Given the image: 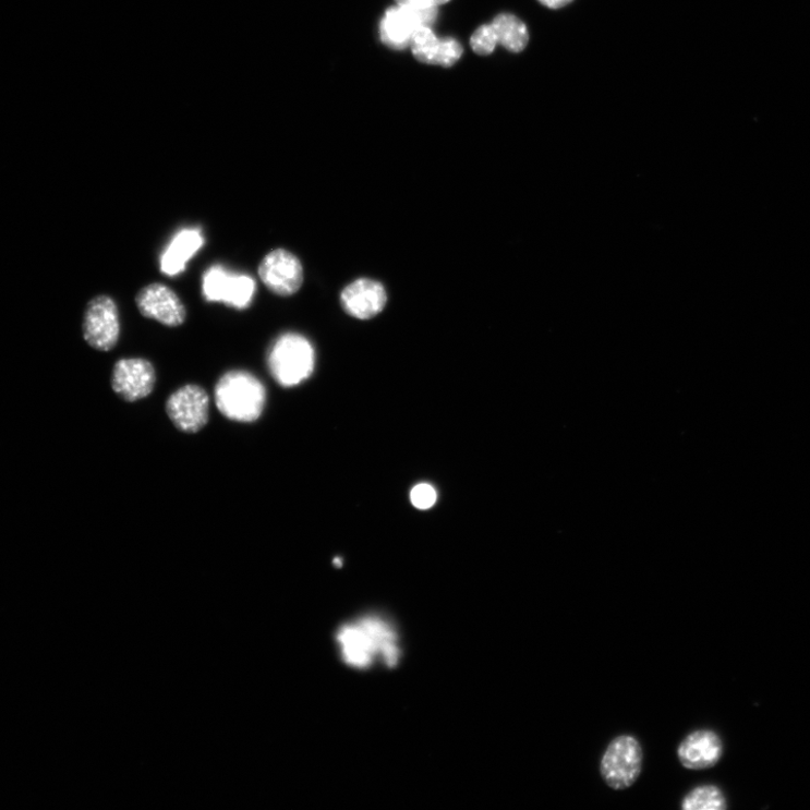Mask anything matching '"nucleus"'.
<instances>
[{
    "mask_svg": "<svg viewBox=\"0 0 810 810\" xmlns=\"http://www.w3.org/2000/svg\"><path fill=\"white\" fill-rule=\"evenodd\" d=\"M336 639L343 662L352 667L367 668L376 661L394 667L401 657L395 627L378 616L343 625Z\"/></svg>",
    "mask_w": 810,
    "mask_h": 810,
    "instance_id": "obj_1",
    "label": "nucleus"
},
{
    "mask_svg": "<svg viewBox=\"0 0 810 810\" xmlns=\"http://www.w3.org/2000/svg\"><path fill=\"white\" fill-rule=\"evenodd\" d=\"M215 399L223 416L242 424H252L262 416L267 394L264 384L252 373L231 371L217 383Z\"/></svg>",
    "mask_w": 810,
    "mask_h": 810,
    "instance_id": "obj_2",
    "label": "nucleus"
},
{
    "mask_svg": "<svg viewBox=\"0 0 810 810\" xmlns=\"http://www.w3.org/2000/svg\"><path fill=\"white\" fill-rule=\"evenodd\" d=\"M267 363L270 375L280 386L293 387L312 375L315 352L305 337L286 334L271 344Z\"/></svg>",
    "mask_w": 810,
    "mask_h": 810,
    "instance_id": "obj_3",
    "label": "nucleus"
},
{
    "mask_svg": "<svg viewBox=\"0 0 810 810\" xmlns=\"http://www.w3.org/2000/svg\"><path fill=\"white\" fill-rule=\"evenodd\" d=\"M643 757L638 738L631 735L615 737L601 762V773L606 785L614 790L630 788L641 776Z\"/></svg>",
    "mask_w": 810,
    "mask_h": 810,
    "instance_id": "obj_4",
    "label": "nucleus"
},
{
    "mask_svg": "<svg viewBox=\"0 0 810 810\" xmlns=\"http://www.w3.org/2000/svg\"><path fill=\"white\" fill-rule=\"evenodd\" d=\"M83 333L86 342L99 351L113 350L120 339V314L116 301L109 295L93 299L85 311Z\"/></svg>",
    "mask_w": 810,
    "mask_h": 810,
    "instance_id": "obj_5",
    "label": "nucleus"
},
{
    "mask_svg": "<svg viewBox=\"0 0 810 810\" xmlns=\"http://www.w3.org/2000/svg\"><path fill=\"white\" fill-rule=\"evenodd\" d=\"M437 16L438 8H391L380 21V40L394 50H404L410 47L414 33L422 27H432Z\"/></svg>",
    "mask_w": 810,
    "mask_h": 810,
    "instance_id": "obj_6",
    "label": "nucleus"
},
{
    "mask_svg": "<svg viewBox=\"0 0 810 810\" xmlns=\"http://www.w3.org/2000/svg\"><path fill=\"white\" fill-rule=\"evenodd\" d=\"M171 424L185 434L201 432L208 422L209 398L202 386L188 384L174 391L166 402Z\"/></svg>",
    "mask_w": 810,
    "mask_h": 810,
    "instance_id": "obj_7",
    "label": "nucleus"
},
{
    "mask_svg": "<svg viewBox=\"0 0 810 810\" xmlns=\"http://www.w3.org/2000/svg\"><path fill=\"white\" fill-rule=\"evenodd\" d=\"M256 291L254 278L230 274L222 266L208 268L203 276V294L208 302H223L231 307H249Z\"/></svg>",
    "mask_w": 810,
    "mask_h": 810,
    "instance_id": "obj_8",
    "label": "nucleus"
},
{
    "mask_svg": "<svg viewBox=\"0 0 810 810\" xmlns=\"http://www.w3.org/2000/svg\"><path fill=\"white\" fill-rule=\"evenodd\" d=\"M264 286L279 297H291L303 286L304 273L300 259L286 250L268 253L258 266Z\"/></svg>",
    "mask_w": 810,
    "mask_h": 810,
    "instance_id": "obj_9",
    "label": "nucleus"
},
{
    "mask_svg": "<svg viewBox=\"0 0 810 810\" xmlns=\"http://www.w3.org/2000/svg\"><path fill=\"white\" fill-rule=\"evenodd\" d=\"M135 303L145 318L169 328L181 327L188 318V311L181 298L161 283H153L141 289L135 297Z\"/></svg>",
    "mask_w": 810,
    "mask_h": 810,
    "instance_id": "obj_10",
    "label": "nucleus"
},
{
    "mask_svg": "<svg viewBox=\"0 0 810 810\" xmlns=\"http://www.w3.org/2000/svg\"><path fill=\"white\" fill-rule=\"evenodd\" d=\"M156 380V370L148 360L122 359L113 367L111 385L122 400L136 402L154 392Z\"/></svg>",
    "mask_w": 810,
    "mask_h": 810,
    "instance_id": "obj_11",
    "label": "nucleus"
},
{
    "mask_svg": "<svg viewBox=\"0 0 810 810\" xmlns=\"http://www.w3.org/2000/svg\"><path fill=\"white\" fill-rule=\"evenodd\" d=\"M723 742L717 733L698 729L682 739L678 759L688 770H706L715 766L723 757Z\"/></svg>",
    "mask_w": 810,
    "mask_h": 810,
    "instance_id": "obj_12",
    "label": "nucleus"
},
{
    "mask_svg": "<svg viewBox=\"0 0 810 810\" xmlns=\"http://www.w3.org/2000/svg\"><path fill=\"white\" fill-rule=\"evenodd\" d=\"M387 295L378 281L363 278L348 286L341 294L344 311L361 321H368L385 307Z\"/></svg>",
    "mask_w": 810,
    "mask_h": 810,
    "instance_id": "obj_13",
    "label": "nucleus"
},
{
    "mask_svg": "<svg viewBox=\"0 0 810 810\" xmlns=\"http://www.w3.org/2000/svg\"><path fill=\"white\" fill-rule=\"evenodd\" d=\"M204 238L198 230H182L176 234L160 259L161 273L176 276L184 271L188 262L202 249Z\"/></svg>",
    "mask_w": 810,
    "mask_h": 810,
    "instance_id": "obj_14",
    "label": "nucleus"
},
{
    "mask_svg": "<svg viewBox=\"0 0 810 810\" xmlns=\"http://www.w3.org/2000/svg\"><path fill=\"white\" fill-rule=\"evenodd\" d=\"M498 43L510 52H521L530 43V32L525 24L512 14H500L492 22Z\"/></svg>",
    "mask_w": 810,
    "mask_h": 810,
    "instance_id": "obj_15",
    "label": "nucleus"
},
{
    "mask_svg": "<svg viewBox=\"0 0 810 810\" xmlns=\"http://www.w3.org/2000/svg\"><path fill=\"white\" fill-rule=\"evenodd\" d=\"M684 810H724L727 808L723 791L713 785L693 788L681 801Z\"/></svg>",
    "mask_w": 810,
    "mask_h": 810,
    "instance_id": "obj_16",
    "label": "nucleus"
},
{
    "mask_svg": "<svg viewBox=\"0 0 810 810\" xmlns=\"http://www.w3.org/2000/svg\"><path fill=\"white\" fill-rule=\"evenodd\" d=\"M410 48L419 62L437 64L442 40L436 37L432 27H422L414 33Z\"/></svg>",
    "mask_w": 810,
    "mask_h": 810,
    "instance_id": "obj_17",
    "label": "nucleus"
},
{
    "mask_svg": "<svg viewBox=\"0 0 810 810\" xmlns=\"http://www.w3.org/2000/svg\"><path fill=\"white\" fill-rule=\"evenodd\" d=\"M498 45L497 34L492 24L479 27L471 38V47L480 56L491 55Z\"/></svg>",
    "mask_w": 810,
    "mask_h": 810,
    "instance_id": "obj_18",
    "label": "nucleus"
},
{
    "mask_svg": "<svg viewBox=\"0 0 810 810\" xmlns=\"http://www.w3.org/2000/svg\"><path fill=\"white\" fill-rule=\"evenodd\" d=\"M410 498L416 509L428 510L437 501V492L431 484L422 483L412 488Z\"/></svg>",
    "mask_w": 810,
    "mask_h": 810,
    "instance_id": "obj_19",
    "label": "nucleus"
},
{
    "mask_svg": "<svg viewBox=\"0 0 810 810\" xmlns=\"http://www.w3.org/2000/svg\"><path fill=\"white\" fill-rule=\"evenodd\" d=\"M463 55L462 46L454 39L442 40V49L437 60V65L451 67Z\"/></svg>",
    "mask_w": 810,
    "mask_h": 810,
    "instance_id": "obj_20",
    "label": "nucleus"
},
{
    "mask_svg": "<svg viewBox=\"0 0 810 810\" xmlns=\"http://www.w3.org/2000/svg\"><path fill=\"white\" fill-rule=\"evenodd\" d=\"M539 2L547 9L559 10L571 4L573 0H539Z\"/></svg>",
    "mask_w": 810,
    "mask_h": 810,
    "instance_id": "obj_21",
    "label": "nucleus"
},
{
    "mask_svg": "<svg viewBox=\"0 0 810 810\" xmlns=\"http://www.w3.org/2000/svg\"><path fill=\"white\" fill-rule=\"evenodd\" d=\"M448 2H449V0H425V3L430 8H439L440 5H444V4L448 3Z\"/></svg>",
    "mask_w": 810,
    "mask_h": 810,
    "instance_id": "obj_22",
    "label": "nucleus"
}]
</instances>
